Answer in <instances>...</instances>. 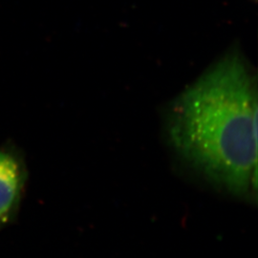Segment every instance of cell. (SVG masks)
Segmentation results:
<instances>
[{
    "mask_svg": "<svg viewBox=\"0 0 258 258\" xmlns=\"http://www.w3.org/2000/svg\"><path fill=\"white\" fill-rule=\"evenodd\" d=\"M177 153L212 184L243 199L257 195V81L231 49L166 108Z\"/></svg>",
    "mask_w": 258,
    "mask_h": 258,
    "instance_id": "cell-1",
    "label": "cell"
},
{
    "mask_svg": "<svg viewBox=\"0 0 258 258\" xmlns=\"http://www.w3.org/2000/svg\"><path fill=\"white\" fill-rule=\"evenodd\" d=\"M26 179L22 159L13 149H0V229L18 212Z\"/></svg>",
    "mask_w": 258,
    "mask_h": 258,
    "instance_id": "cell-2",
    "label": "cell"
}]
</instances>
